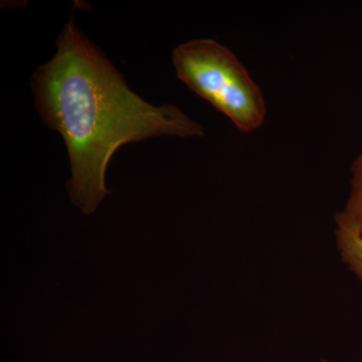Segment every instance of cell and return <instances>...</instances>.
I'll list each match as a JSON object with an SVG mask.
<instances>
[{"label": "cell", "mask_w": 362, "mask_h": 362, "mask_svg": "<svg viewBox=\"0 0 362 362\" xmlns=\"http://www.w3.org/2000/svg\"><path fill=\"white\" fill-rule=\"evenodd\" d=\"M320 362H329V361H325V359H321Z\"/></svg>", "instance_id": "cell-5"}, {"label": "cell", "mask_w": 362, "mask_h": 362, "mask_svg": "<svg viewBox=\"0 0 362 362\" xmlns=\"http://www.w3.org/2000/svg\"><path fill=\"white\" fill-rule=\"evenodd\" d=\"M335 239L343 263L362 282V237L339 213L335 214Z\"/></svg>", "instance_id": "cell-3"}, {"label": "cell", "mask_w": 362, "mask_h": 362, "mask_svg": "<svg viewBox=\"0 0 362 362\" xmlns=\"http://www.w3.org/2000/svg\"><path fill=\"white\" fill-rule=\"evenodd\" d=\"M56 45V54L35 71L30 86L40 118L65 142L71 171L66 187L85 214H94L110 194L107 168L123 145L206 134L201 123L175 105L156 106L131 90L73 16Z\"/></svg>", "instance_id": "cell-1"}, {"label": "cell", "mask_w": 362, "mask_h": 362, "mask_svg": "<svg viewBox=\"0 0 362 362\" xmlns=\"http://www.w3.org/2000/svg\"><path fill=\"white\" fill-rule=\"evenodd\" d=\"M176 76L242 133L258 130L267 115L263 90L226 45L213 39L178 45L173 52Z\"/></svg>", "instance_id": "cell-2"}, {"label": "cell", "mask_w": 362, "mask_h": 362, "mask_svg": "<svg viewBox=\"0 0 362 362\" xmlns=\"http://www.w3.org/2000/svg\"><path fill=\"white\" fill-rule=\"evenodd\" d=\"M362 237V152L351 165L350 194L344 209L338 211Z\"/></svg>", "instance_id": "cell-4"}]
</instances>
